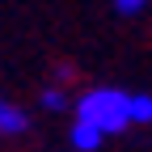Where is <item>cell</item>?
Masks as SVG:
<instances>
[{
  "mask_svg": "<svg viewBox=\"0 0 152 152\" xmlns=\"http://www.w3.org/2000/svg\"><path fill=\"white\" fill-rule=\"evenodd\" d=\"M76 118L80 123H93L106 135H118L131 123V93L123 89H89L80 102H76Z\"/></svg>",
  "mask_w": 152,
  "mask_h": 152,
  "instance_id": "1",
  "label": "cell"
},
{
  "mask_svg": "<svg viewBox=\"0 0 152 152\" xmlns=\"http://www.w3.org/2000/svg\"><path fill=\"white\" fill-rule=\"evenodd\" d=\"M102 140H106V131H97L93 123H80V118L72 123V148L76 152H97Z\"/></svg>",
  "mask_w": 152,
  "mask_h": 152,
  "instance_id": "2",
  "label": "cell"
},
{
  "mask_svg": "<svg viewBox=\"0 0 152 152\" xmlns=\"http://www.w3.org/2000/svg\"><path fill=\"white\" fill-rule=\"evenodd\" d=\"M26 127H30V118H26V114L17 110L13 102H4V106H0V131H4V135H21Z\"/></svg>",
  "mask_w": 152,
  "mask_h": 152,
  "instance_id": "3",
  "label": "cell"
},
{
  "mask_svg": "<svg viewBox=\"0 0 152 152\" xmlns=\"http://www.w3.org/2000/svg\"><path fill=\"white\" fill-rule=\"evenodd\" d=\"M131 123H152V97L148 93H131Z\"/></svg>",
  "mask_w": 152,
  "mask_h": 152,
  "instance_id": "4",
  "label": "cell"
},
{
  "mask_svg": "<svg viewBox=\"0 0 152 152\" xmlns=\"http://www.w3.org/2000/svg\"><path fill=\"white\" fill-rule=\"evenodd\" d=\"M64 106H68L64 89H47V93H42V110H64Z\"/></svg>",
  "mask_w": 152,
  "mask_h": 152,
  "instance_id": "5",
  "label": "cell"
},
{
  "mask_svg": "<svg viewBox=\"0 0 152 152\" xmlns=\"http://www.w3.org/2000/svg\"><path fill=\"white\" fill-rule=\"evenodd\" d=\"M144 4H148V0H114V9H118V13H127V17H131V13H140Z\"/></svg>",
  "mask_w": 152,
  "mask_h": 152,
  "instance_id": "6",
  "label": "cell"
}]
</instances>
